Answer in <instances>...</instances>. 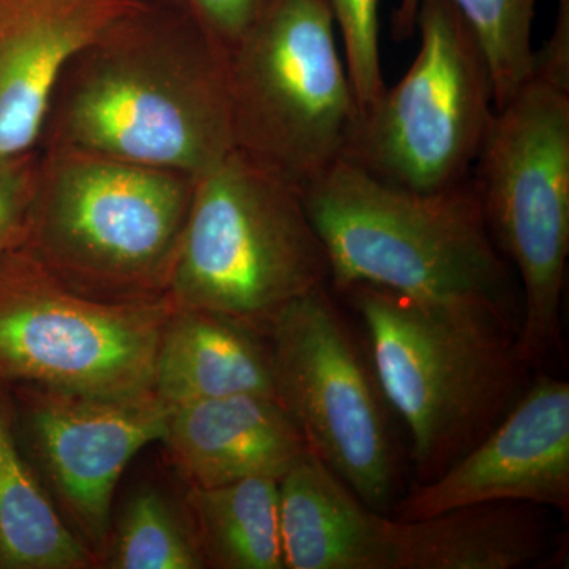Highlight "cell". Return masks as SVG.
<instances>
[{"instance_id": "6da1fadb", "label": "cell", "mask_w": 569, "mask_h": 569, "mask_svg": "<svg viewBox=\"0 0 569 569\" xmlns=\"http://www.w3.org/2000/svg\"><path fill=\"white\" fill-rule=\"evenodd\" d=\"M39 149L197 178L234 149L223 52L179 3L142 0L63 69Z\"/></svg>"}, {"instance_id": "7a4b0ae2", "label": "cell", "mask_w": 569, "mask_h": 569, "mask_svg": "<svg viewBox=\"0 0 569 569\" xmlns=\"http://www.w3.org/2000/svg\"><path fill=\"white\" fill-rule=\"evenodd\" d=\"M350 295L389 407L425 482L470 451L515 406L526 365L508 309L482 298L426 299L372 284Z\"/></svg>"}, {"instance_id": "3957f363", "label": "cell", "mask_w": 569, "mask_h": 569, "mask_svg": "<svg viewBox=\"0 0 569 569\" xmlns=\"http://www.w3.org/2000/svg\"><path fill=\"white\" fill-rule=\"evenodd\" d=\"M343 291L372 284L413 298H482L508 306V266L470 178L415 192L340 160L301 189Z\"/></svg>"}, {"instance_id": "277c9868", "label": "cell", "mask_w": 569, "mask_h": 569, "mask_svg": "<svg viewBox=\"0 0 569 569\" xmlns=\"http://www.w3.org/2000/svg\"><path fill=\"white\" fill-rule=\"evenodd\" d=\"M39 151L36 194L18 247L86 295L167 293L193 176L69 149Z\"/></svg>"}, {"instance_id": "5b68a950", "label": "cell", "mask_w": 569, "mask_h": 569, "mask_svg": "<svg viewBox=\"0 0 569 569\" xmlns=\"http://www.w3.org/2000/svg\"><path fill=\"white\" fill-rule=\"evenodd\" d=\"M329 280L299 187L238 149L194 178L164 293L176 307L257 328Z\"/></svg>"}, {"instance_id": "8992f818", "label": "cell", "mask_w": 569, "mask_h": 569, "mask_svg": "<svg viewBox=\"0 0 569 569\" xmlns=\"http://www.w3.org/2000/svg\"><path fill=\"white\" fill-rule=\"evenodd\" d=\"M326 0H274L224 54L234 149L302 189L340 160L358 99Z\"/></svg>"}, {"instance_id": "52a82bcc", "label": "cell", "mask_w": 569, "mask_h": 569, "mask_svg": "<svg viewBox=\"0 0 569 569\" xmlns=\"http://www.w3.org/2000/svg\"><path fill=\"white\" fill-rule=\"evenodd\" d=\"M471 181L523 290L516 348L538 365L560 347L569 253V88L531 74L496 110Z\"/></svg>"}, {"instance_id": "ba28073f", "label": "cell", "mask_w": 569, "mask_h": 569, "mask_svg": "<svg viewBox=\"0 0 569 569\" xmlns=\"http://www.w3.org/2000/svg\"><path fill=\"white\" fill-rule=\"evenodd\" d=\"M417 58L359 114L347 162L378 181L438 192L467 181L496 114L492 74L451 0H421Z\"/></svg>"}, {"instance_id": "9c48e42d", "label": "cell", "mask_w": 569, "mask_h": 569, "mask_svg": "<svg viewBox=\"0 0 569 569\" xmlns=\"http://www.w3.org/2000/svg\"><path fill=\"white\" fill-rule=\"evenodd\" d=\"M173 309L168 296L82 293L14 247L0 257V377L74 395H151Z\"/></svg>"}, {"instance_id": "30bf717a", "label": "cell", "mask_w": 569, "mask_h": 569, "mask_svg": "<svg viewBox=\"0 0 569 569\" xmlns=\"http://www.w3.org/2000/svg\"><path fill=\"white\" fill-rule=\"evenodd\" d=\"M277 397L310 451L376 511L396 490V449L372 361L329 296L317 288L264 325Z\"/></svg>"}, {"instance_id": "8fae6325", "label": "cell", "mask_w": 569, "mask_h": 569, "mask_svg": "<svg viewBox=\"0 0 569 569\" xmlns=\"http://www.w3.org/2000/svg\"><path fill=\"white\" fill-rule=\"evenodd\" d=\"M518 501L569 511V385L539 377L492 430L397 508L400 520Z\"/></svg>"}, {"instance_id": "7c38bea8", "label": "cell", "mask_w": 569, "mask_h": 569, "mask_svg": "<svg viewBox=\"0 0 569 569\" xmlns=\"http://www.w3.org/2000/svg\"><path fill=\"white\" fill-rule=\"evenodd\" d=\"M33 399L29 425L44 470L81 533L102 546L116 485L142 448L167 436L171 408L153 392L119 397L43 388Z\"/></svg>"}, {"instance_id": "4fadbf2b", "label": "cell", "mask_w": 569, "mask_h": 569, "mask_svg": "<svg viewBox=\"0 0 569 569\" xmlns=\"http://www.w3.org/2000/svg\"><path fill=\"white\" fill-rule=\"evenodd\" d=\"M142 0H0V153L39 148L71 59Z\"/></svg>"}, {"instance_id": "5bb4252c", "label": "cell", "mask_w": 569, "mask_h": 569, "mask_svg": "<svg viewBox=\"0 0 569 569\" xmlns=\"http://www.w3.org/2000/svg\"><path fill=\"white\" fill-rule=\"evenodd\" d=\"M163 441L194 488L280 479L309 451L279 399L239 395L173 408Z\"/></svg>"}, {"instance_id": "9a60e30c", "label": "cell", "mask_w": 569, "mask_h": 569, "mask_svg": "<svg viewBox=\"0 0 569 569\" xmlns=\"http://www.w3.org/2000/svg\"><path fill=\"white\" fill-rule=\"evenodd\" d=\"M279 526L287 569H395L391 519L310 449L279 479Z\"/></svg>"}, {"instance_id": "2e32d148", "label": "cell", "mask_w": 569, "mask_h": 569, "mask_svg": "<svg viewBox=\"0 0 569 569\" xmlns=\"http://www.w3.org/2000/svg\"><path fill=\"white\" fill-rule=\"evenodd\" d=\"M153 395L171 410L228 396L279 399L271 347L254 326L174 306L160 339Z\"/></svg>"}, {"instance_id": "e0dca14e", "label": "cell", "mask_w": 569, "mask_h": 569, "mask_svg": "<svg viewBox=\"0 0 569 569\" xmlns=\"http://www.w3.org/2000/svg\"><path fill=\"white\" fill-rule=\"evenodd\" d=\"M395 569H516L548 548L529 503L468 505L415 520L391 519Z\"/></svg>"}, {"instance_id": "ac0fdd59", "label": "cell", "mask_w": 569, "mask_h": 569, "mask_svg": "<svg viewBox=\"0 0 569 569\" xmlns=\"http://www.w3.org/2000/svg\"><path fill=\"white\" fill-rule=\"evenodd\" d=\"M89 561L88 546L67 527L22 459L0 403V567L78 569Z\"/></svg>"}, {"instance_id": "d6986e66", "label": "cell", "mask_w": 569, "mask_h": 569, "mask_svg": "<svg viewBox=\"0 0 569 569\" xmlns=\"http://www.w3.org/2000/svg\"><path fill=\"white\" fill-rule=\"evenodd\" d=\"M206 559L224 569H283L279 479L253 477L189 493Z\"/></svg>"}, {"instance_id": "ffe728a7", "label": "cell", "mask_w": 569, "mask_h": 569, "mask_svg": "<svg viewBox=\"0 0 569 569\" xmlns=\"http://www.w3.org/2000/svg\"><path fill=\"white\" fill-rule=\"evenodd\" d=\"M470 26L492 74L496 108L529 81L535 51L531 26L538 0H451ZM421 0H400L392 17L397 40L413 36Z\"/></svg>"}, {"instance_id": "44dd1931", "label": "cell", "mask_w": 569, "mask_h": 569, "mask_svg": "<svg viewBox=\"0 0 569 569\" xmlns=\"http://www.w3.org/2000/svg\"><path fill=\"white\" fill-rule=\"evenodd\" d=\"M112 568L198 569L204 567L200 542L190 533L162 493L140 490L123 509Z\"/></svg>"}, {"instance_id": "7402d4cb", "label": "cell", "mask_w": 569, "mask_h": 569, "mask_svg": "<svg viewBox=\"0 0 569 569\" xmlns=\"http://www.w3.org/2000/svg\"><path fill=\"white\" fill-rule=\"evenodd\" d=\"M342 39L343 59L359 110L370 107L387 84L381 71L380 0H326Z\"/></svg>"}, {"instance_id": "603a6c76", "label": "cell", "mask_w": 569, "mask_h": 569, "mask_svg": "<svg viewBox=\"0 0 569 569\" xmlns=\"http://www.w3.org/2000/svg\"><path fill=\"white\" fill-rule=\"evenodd\" d=\"M39 170V148L21 153H0V257L21 244Z\"/></svg>"}, {"instance_id": "cb8c5ba5", "label": "cell", "mask_w": 569, "mask_h": 569, "mask_svg": "<svg viewBox=\"0 0 569 569\" xmlns=\"http://www.w3.org/2000/svg\"><path fill=\"white\" fill-rule=\"evenodd\" d=\"M227 54L274 0H173Z\"/></svg>"}]
</instances>
